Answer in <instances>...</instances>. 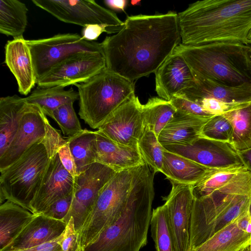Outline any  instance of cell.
<instances>
[{
	"mask_svg": "<svg viewBox=\"0 0 251 251\" xmlns=\"http://www.w3.org/2000/svg\"><path fill=\"white\" fill-rule=\"evenodd\" d=\"M178 14L128 16L123 28L100 43L106 68L135 80L154 73L180 44Z\"/></svg>",
	"mask_w": 251,
	"mask_h": 251,
	"instance_id": "cell-1",
	"label": "cell"
},
{
	"mask_svg": "<svg viewBox=\"0 0 251 251\" xmlns=\"http://www.w3.org/2000/svg\"><path fill=\"white\" fill-rule=\"evenodd\" d=\"M182 44L248 43L251 0H203L178 14Z\"/></svg>",
	"mask_w": 251,
	"mask_h": 251,
	"instance_id": "cell-2",
	"label": "cell"
},
{
	"mask_svg": "<svg viewBox=\"0 0 251 251\" xmlns=\"http://www.w3.org/2000/svg\"><path fill=\"white\" fill-rule=\"evenodd\" d=\"M154 175L145 163L135 168L121 213L83 251H139L146 245L155 195Z\"/></svg>",
	"mask_w": 251,
	"mask_h": 251,
	"instance_id": "cell-3",
	"label": "cell"
},
{
	"mask_svg": "<svg viewBox=\"0 0 251 251\" xmlns=\"http://www.w3.org/2000/svg\"><path fill=\"white\" fill-rule=\"evenodd\" d=\"M251 208V172L246 169L208 195L195 199L190 250Z\"/></svg>",
	"mask_w": 251,
	"mask_h": 251,
	"instance_id": "cell-4",
	"label": "cell"
},
{
	"mask_svg": "<svg viewBox=\"0 0 251 251\" xmlns=\"http://www.w3.org/2000/svg\"><path fill=\"white\" fill-rule=\"evenodd\" d=\"M245 45L230 42L179 44L174 51L183 57L195 76L234 86L251 82L245 62Z\"/></svg>",
	"mask_w": 251,
	"mask_h": 251,
	"instance_id": "cell-5",
	"label": "cell"
},
{
	"mask_svg": "<svg viewBox=\"0 0 251 251\" xmlns=\"http://www.w3.org/2000/svg\"><path fill=\"white\" fill-rule=\"evenodd\" d=\"M75 86L78 93V114L93 129H98L117 107L135 94L134 82L106 68Z\"/></svg>",
	"mask_w": 251,
	"mask_h": 251,
	"instance_id": "cell-6",
	"label": "cell"
},
{
	"mask_svg": "<svg viewBox=\"0 0 251 251\" xmlns=\"http://www.w3.org/2000/svg\"><path fill=\"white\" fill-rule=\"evenodd\" d=\"M49 160L46 147L41 141L32 145L8 167L0 171V204L8 201L30 211V203Z\"/></svg>",
	"mask_w": 251,
	"mask_h": 251,
	"instance_id": "cell-7",
	"label": "cell"
},
{
	"mask_svg": "<svg viewBox=\"0 0 251 251\" xmlns=\"http://www.w3.org/2000/svg\"><path fill=\"white\" fill-rule=\"evenodd\" d=\"M135 168L117 172L101 190L78 233L81 251L121 213L130 191Z\"/></svg>",
	"mask_w": 251,
	"mask_h": 251,
	"instance_id": "cell-8",
	"label": "cell"
},
{
	"mask_svg": "<svg viewBox=\"0 0 251 251\" xmlns=\"http://www.w3.org/2000/svg\"><path fill=\"white\" fill-rule=\"evenodd\" d=\"M37 80L65 59L80 52H102L101 43L89 41L78 33L57 34L52 37L26 40Z\"/></svg>",
	"mask_w": 251,
	"mask_h": 251,
	"instance_id": "cell-9",
	"label": "cell"
},
{
	"mask_svg": "<svg viewBox=\"0 0 251 251\" xmlns=\"http://www.w3.org/2000/svg\"><path fill=\"white\" fill-rule=\"evenodd\" d=\"M32 2L66 23L83 27L94 24L104 25L108 28V34L117 33L124 26V22L114 12L94 0H32Z\"/></svg>",
	"mask_w": 251,
	"mask_h": 251,
	"instance_id": "cell-10",
	"label": "cell"
},
{
	"mask_svg": "<svg viewBox=\"0 0 251 251\" xmlns=\"http://www.w3.org/2000/svg\"><path fill=\"white\" fill-rule=\"evenodd\" d=\"M117 172L105 165L95 162L77 175L72 204L63 221L67 224L72 217L78 233L101 190Z\"/></svg>",
	"mask_w": 251,
	"mask_h": 251,
	"instance_id": "cell-11",
	"label": "cell"
},
{
	"mask_svg": "<svg viewBox=\"0 0 251 251\" xmlns=\"http://www.w3.org/2000/svg\"><path fill=\"white\" fill-rule=\"evenodd\" d=\"M106 68L103 52H80L52 67L37 81L41 88L66 86L84 82Z\"/></svg>",
	"mask_w": 251,
	"mask_h": 251,
	"instance_id": "cell-12",
	"label": "cell"
},
{
	"mask_svg": "<svg viewBox=\"0 0 251 251\" xmlns=\"http://www.w3.org/2000/svg\"><path fill=\"white\" fill-rule=\"evenodd\" d=\"M142 106L138 97L133 95L117 107L98 130L116 143L138 148L144 131Z\"/></svg>",
	"mask_w": 251,
	"mask_h": 251,
	"instance_id": "cell-13",
	"label": "cell"
},
{
	"mask_svg": "<svg viewBox=\"0 0 251 251\" xmlns=\"http://www.w3.org/2000/svg\"><path fill=\"white\" fill-rule=\"evenodd\" d=\"M172 189L164 200L176 251H190L193 185L171 182Z\"/></svg>",
	"mask_w": 251,
	"mask_h": 251,
	"instance_id": "cell-14",
	"label": "cell"
},
{
	"mask_svg": "<svg viewBox=\"0 0 251 251\" xmlns=\"http://www.w3.org/2000/svg\"><path fill=\"white\" fill-rule=\"evenodd\" d=\"M163 147L168 151L211 169L244 166L237 151L227 143L199 137L190 144Z\"/></svg>",
	"mask_w": 251,
	"mask_h": 251,
	"instance_id": "cell-15",
	"label": "cell"
},
{
	"mask_svg": "<svg viewBox=\"0 0 251 251\" xmlns=\"http://www.w3.org/2000/svg\"><path fill=\"white\" fill-rule=\"evenodd\" d=\"M50 125L39 107L28 104L15 136L0 157V171L18 160L34 144L43 141Z\"/></svg>",
	"mask_w": 251,
	"mask_h": 251,
	"instance_id": "cell-16",
	"label": "cell"
},
{
	"mask_svg": "<svg viewBox=\"0 0 251 251\" xmlns=\"http://www.w3.org/2000/svg\"><path fill=\"white\" fill-rule=\"evenodd\" d=\"M75 178L62 164L58 152L50 157L40 186L30 203L34 214L42 213L58 200L74 191Z\"/></svg>",
	"mask_w": 251,
	"mask_h": 251,
	"instance_id": "cell-17",
	"label": "cell"
},
{
	"mask_svg": "<svg viewBox=\"0 0 251 251\" xmlns=\"http://www.w3.org/2000/svg\"><path fill=\"white\" fill-rule=\"evenodd\" d=\"M155 75L157 95L169 101L174 96L192 86L196 80L183 57L174 51L156 70Z\"/></svg>",
	"mask_w": 251,
	"mask_h": 251,
	"instance_id": "cell-18",
	"label": "cell"
},
{
	"mask_svg": "<svg viewBox=\"0 0 251 251\" xmlns=\"http://www.w3.org/2000/svg\"><path fill=\"white\" fill-rule=\"evenodd\" d=\"M66 224L43 214H35L18 235L2 250L30 248L52 241L64 232Z\"/></svg>",
	"mask_w": 251,
	"mask_h": 251,
	"instance_id": "cell-19",
	"label": "cell"
},
{
	"mask_svg": "<svg viewBox=\"0 0 251 251\" xmlns=\"http://www.w3.org/2000/svg\"><path fill=\"white\" fill-rule=\"evenodd\" d=\"M5 63L15 77L19 92L27 95L37 84L30 48L24 38L7 41Z\"/></svg>",
	"mask_w": 251,
	"mask_h": 251,
	"instance_id": "cell-20",
	"label": "cell"
},
{
	"mask_svg": "<svg viewBox=\"0 0 251 251\" xmlns=\"http://www.w3.org/2000/svg\"><path fill=\"white\" fill-rule=\"evenodd\" d=\"M194 77L196 80L194 85L179 94L197 103L205 98H213L226 102L251 100V82L232 86Z\"/></svg>",
	"mask_w": 251,
	"mask_h": 251,
	"instance_id": "cell-21",
	"label": "cell"
},
{
	"mask_svg": "<svg viewBox=\"0 0 251 251\" xmlns=\"http://www.w3.org/2000/svg\"><path fill=\"white\" fill-rule=\"evenodd\" d=\"M213 116H199L176 110L160 132L158 140L163 146L190 144L200 137L202 127Z\"/></svg>",
	"mask_w": 251,
	"mask_h": 251,
	"instance_id": "cell-22",
	"label": "cell"
},
{
	"mask_svg": "<svg viewBox=\"0 0 251 251\" xmlns=\"http://www.w3.org/2000/svg\"><path fill=\"white\" fill-rule=\"evenodd\" d=\"M95 132L96 162L105 165L116 172L134 168L145 163L138 148L116 143L99 130Z\"/></svg>",
	"mask_w": 251,
	"mask_h": 251,
	"instance_id": "cell-23",
	"label": "cell"
},
{
	"mask_svg": "<svg viewBox=\"0 0 251 251\" xmlns=\"http://www.w3.org/2000/svg\"><path fill=\"white\" fill-rule=\"evenodd\" d=\"M214 169H216L208 168L164 148L161 173L170 182L194 185Z\"/></svg>",
	"mask_w": 251,
	"mask_h": 251,
	"instance_id": "cell-24",
	"label": "cell"
},
{
	"mask_svg": "<svg viewBox=\"0 0 251 251\" xmlns=\"http://www.w3.org/2000/svg\"><path fill=\"white\" fill-rule=\"evenodd\" d=\"M28 105L17 95L0 98V157L11 143Z\"/></svg>",
	"mask_w": 251,
	"mask_h": 251,
	"instance_id": "cell-25",
	"label": "cell"
},
{
	"mask_svg": "<svg viewBox=\"0 0 251 251\" xmlns=\"http://www.w3.org/2000/svg\"><path fill=\"white\" fill-rule=\"evenodd\" d=\"M238 217L190 251H228L248 246L251 235L240 227Z\"/></svg>",
	"mask_w": 251,
	"mask_h": 251,
	"instance_id": "cell-26",
	"label": "cell"
},
{
	"mask_svg": "<svg viewBox=\"0 0 251 251\" xmlns=\"http://www.w3.org/2000/svg\"><path fill=\"white\" fill-rule=\"evenodd\" d=\"M35 214L10 201L0 205V251L8 245Z\"/></svg>",
	"mask_w": 251,
	"mask_h": 251,
	"instance_id": "cell-27",
	"label": "cell"
},
{
	"mask_svg": "<svg viewBox=\"0 0 251 251\" xmlns=\"http://www.w3.org/2000/svg\"><path fill=\"white\" fill-rule=\"evenodd\" d=\"M62 86L37 87L25 98L28 104L39 107L46 115L52 118L53 112L63 105L74 102L78 99V92L72 87L68 90Z\"/></svg>",
	"mask_w": 251,
	"mask_h": 251,
	"instance_id": "cell-28",
	"label": "cell"
},
{
	"mask_svg": "<svg viewBox=\"0 0 251 251\" xmlns=\"http://www.w3.org/2000/svg\"><path fill=\"white\" fill-rule=\"evenodd\" d=\"M28 9L18 0H0V32L13 39L24 38Z\"/></svg>",
	"mask_w": 251,
	"mask_h": 251,
	"instance_id": "cell-29",
	"label": "cell"
},
{
	"mask_svg": "<svg viewBox=\"0 0 251 251\" xmlns=\"http://www.w3.org/2000/svg\"><path fill=\"white\" fill-rule=\"evenodd\" d=\"M67 140L77 175L96 162V132L84 129Z\"/></svg>",
	"mask_w": 251,
	"mask_h": 251,
	"instance_id": "cell-30",
	"label": "cell"
},
{
	"mask_svg": "<svg viewBox=\"0 0 251 251\" xmlns=\"http://www.w3.org/2000/svg\"><path fill=\"white\" fill-rule=\"evenodd\" d=\"M176 111L170 100L156 97L150 98L147 102L142 104V106L144 129L152 131L158 137Z\"/></svg>",
	"mask_w": 251,
	"mask_h": 251,
	"instance_id": "cell-31",
	"label": "cell"
},
{
	"mask_svg": "<svg viewBox=\"0 0 251 251\" xmlns=\"http://www.w3.org/2000/svg\"><path fill=\"white\" fill-rule=\"evenodd\" d=\"M223 115L233 127L229 144L236 151L251 148V101L244 106Z\"/></svg>",
	"mask_w": 251,
	"mask_h": 251,
	"instance_id": "cell-32",
	"label": "cell"
},
{
	"mask_svg": "<svg viewBox=\"0 0 251 251\" xmlns=\"http://www.w3.org/2000/svg\"><path fill=\"white\" fill-rule=\"evenodd\" d=\"M151 237L156 251H176L169 224L166 207L164 204L152 210L151 221Z\"/></svg>",
	"mask_w": 251,
	"mask_h": 251,
	"instance_id": "cell-33",
	"label": "cell"
},
{
	"mask_svg": "<svg viewBox=\"0 0 251 251\" xmlns=\"http://www.w3.org/2000/svg\"><path fill=\"white\" fill-rule=\"evenodd\" d=\"M246 169V167L243 166L213 170L201 181L193 185L194 199H200L208 195Z\"/></svg>",
	"mask_w": 251,
	"mask_h": 251,
	"instance_id": "cell-34",
	"label": "cell"
},
{
	"mask_svg": "<svg viewBox=\"0 0 251 251\" xmlns=\"http://www.w3.org/2000/svg\"><path fill=\"white\" fill-rule=\"evenodd\" d=\"M138 151L144 162L155 174L161 172L164 148L151 130L145 128L138 143Z\"/></svg>",
	"mask_w": 251,
	"mask_h": 251,
	"instance_id": "cell-35",
	"label": "cell"
},
{
	"mask_svg": "<svg viewBox=\"0 0 251 251\" xmlns=\"http://www.w3.org/2000/svg\"><path fill=\"white\" fill-rule=\"evenodd\" d=\"M233 127L223 115H214L202 128L200 137L230 144Z\"/></svg>",
	"mask_w": 251,
	"mask_h": 251,
	"instance_id": "cell-36",
	"label": "cell"
},
{
	"mask_svg": "<svg viewBox=\"0 0 251 251\" xmlns=\"http://www.w3.org/2000/svg\"><path fill=\"white\" fill-rule=\"evenodd\" d=\"M73 104V102H70L59 107L54 111L51 118L56 122L63 133L69 137L83 130Z\"/></svg>",
	"mask_w": 251,
	"mask_h": 251,
	"instance_id": "cell-37",
	"label": "cell"
},
{
	"mask_svg": "<svg viewBox=\"0 0 251 251\" xmlns=\"http://www.w3.org/2000/svg\"><path fill=\"white\" fill-rule=\"evenodd\" d=\"M250 101L226 102L213 98H205L200 101L198 104L201 105L202 108L209 114L218 115H223L227 112L242 107Z\"/></svg>",
	"mask_w": 251,
	"mask_h": 251,
	"instance_id": "cell-38",
	"label": "cell"
},
{
	"mask_svg": "<svg viewBox=\"0 0 251 251\" xmlns=\"http://www.w3.org/2000/svg\"><path fill=\"white\" fill-rule=\"evenodd\" d=\"M58 243L62 251H81L78 234L75 229L72 217L67 223L64 232L59 236Z\"/></svg>",
	"mask_w": 251,
	"mask_h": 251,
	"instance_id": "cell-39",
	"label": "cell"
},
{
	"mask_svg": "<svg viewBox=\"0 0 251 251\" xmlns=\"http://www.w3.org/2000/svg\"><path fill=\"white\" fill-rule=\"evenodd\" d=\"M170 101L176 110L199 116H213L205 111L201 105L188 100L182 94L174 96Z\"/></svg>",
	"mask_w": 251,
	"mask_h": 251,
	"instance_id": "cell-40",
	"label": "cell"
},
{
	"mask_svg": "<svg viewBox=\"0 0 251 251\" xmlns=\"http://www.w3.org/2000/svg\"><path fill=\"white\" fill-rule=\"evenodd\" d=\"M74 191L49 206L42 213L50 218L63 221L67 215L73 200Z\"/></svg>",
	"mask_w": 251,
	"mask_h": 251,
	"instance_id": "cell-41",
	"label": "cell"
},
{
	"mask_svg": "<svg viewBox=\"0 0 251 251\" xmlns=\"http://www.w3.org/2000/svg\"><path fill=\"white\" fill-rule=\"evenodd\" d=\"M58 153L64 167L75 178L77 176L76 167L68 141L60 147L58 151Z\"/></svg>",
	"mask_w": 251,
	"mask_h": 251,
	"instance_id": "cell-42",
	"label": "cell"
},
{
	"mask_svg": "<svg viewBox=\"0 0 251 251\" xmlns=\"http://www.w3.org/2000/svg\"><path fill=\"white\" fill-rule=\"evenodd\" d=\"M102 32L108 33L106 26L98 24L90 25L83 28L81 36L86 40L95 41Z\"/></svg>",
	"mask_w": 251,
	"mask_h": 251,
	"instance_id": "cell-43",
	"label": "cell"
},
{
	"mask_svg": "<svg viewBox=\"0 0 251 251\" xmlns=\"http://www.w3.org/2000/svg\"><path fill=\"white\" fill-rule=\"evenodd\" d=\"M59 237L35 247L9 251H62L58 243Z\"/></svg>",
	"mask_w": 251,
	"mask_h": 251,
	"instance_id": "cell-44",
	"label": "cell"
},
{
	"mask_svg": "<svg viewBox=\"0 0 251 251\" xmlns=\"http://www.w3.org/2000/svg\"><path fill=\"white\" fill-rule=\"evenodd\" d=\"M105 4L112 10L125 12V8L128 3L126 0H105Z\"/></svg>",
	"mask_w": 251,
	"mask_h": 251,
	"instance_id": "cell-45",
	"label": "cell"
},
{
	"mask_svg": "<svg viewBox=\"0 0 251 251\" xmlns=\"http://www.w3.org/2000/svg\"><path fill=\"white\" fill-rule=\"evenodd\" d=\"M237 152L244 165L251 172V148Z\"/></svg>",
	"mask_w": 251,
	"mask_h": 251,
	"instance_id": "cell-46",
	"label": "cell"
},
{
	"mask_svg": "<svg viewBox=\"0 0 251 251\" xmlns=\"http://www.w3.org/2000/svg\"><path fill=\"white\" fill-rule=\"evenodd\" d=\"M244 55L247 71L251 76V42L250 41L245 45Z\"/></svg>",
	"mask_w": 251,
	"mask_h": 251,
	"instance_id": "cell-47",
	"label": "cell"
},
{
	"mask_svg": "<svg viewBox=\"0 0 251 251\" xmlns=\"http://www.w3.org/2000/svg\"><path fill=\"white\" fill-rule=\"evenodd\" d=\"M140 1L139 0H132L131 1V3L132 5H137L140 4Z\"/></svg>",
	"mask_w": 251,
	"mask_h": 251,
	"instance_id": "cell-48",
	"label": "cell"
},
{
	"mask_svg": "<svg viewBox=\"0 0 251 251\" xmlns=\"http://www.w3.org/2000/svg\"><path fill=\"white\" fill-rule=\"evenodd\" d=\"M244 251H251V243L245 249Z\"/></svg>",
	"mask_w": 251,
	"mask_h": 251,
	"instance_id": "cell-49",
	"label": "cell"
},
{
	"mask_svg": "<svg viewBox=\"0 0 251 251\" xmlns=\"http://www.w3.org/2000/svg\"><path fill=\"white\" fill-rule=\"evenodd\" d=\"M251 40V29L250 30L249 34L248 35V41L249 40Z\"/></svg>",
	"mask_w": 251,
	"mask_h": 251,
	"instance_id": "cell-50",
	"label": "cell"
},
{
	"mask_svg": "<svg viewBox=\"0 0 251 251\" xmlns=\"http://www.w3.org/2000/svg\"><path fill=\"white\" fill-rule=\"evenodd\" d=\"M246 247H244V248H238V249H233V250H230V251H239L241 250H242V249L243 248H245Z\"/></svg>",
	"mask_w": 251,
	"mask_h": 251,
	"instance_id": "cell-51",
	"label": "cell"
},
{
	"mask_svg": "<svg viewBox=\"0 0 251 251\" xmlns=\"http://www.w3.org/2000/svg\"><path fill=\"white\" fill-rule=\"evenodd\" d=\"M246 248H243V249H242V250H240V251H244V250H245V249Z\"/></svg>",
	"mask_w": 251,
	"mask_h": 251,
	"instance_id": "cell-52",
	"label": "cell"
}]
</instances>
